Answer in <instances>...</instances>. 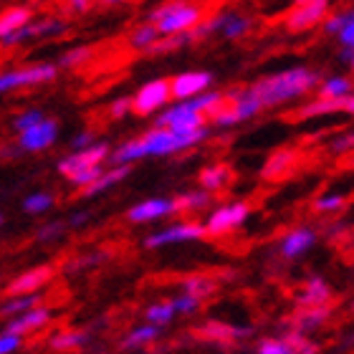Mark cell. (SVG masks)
<instances>
[{
    "label": "cell",
    "instance_id": "cell-39",
    "mask_svg": "<svg viewBox=\"0 0 354 354\" xmlns=\"http://www.w3.org/2000/svg\"><path fill=\"white\" fill-rule=\"evenodd\" d=\"M44 117H46V111L41 109V106H28V109L18 111V114L13 117V129H15V132H23V129H28V127L38 124Z\"/></svg>",
    "mask_w": 354,
    "mask_h": 354
},
{
    "label": "cell",
    "instance_id": "cell-27",
    "mask_svg": "<svg viewBox=\"0 0 354 354\" xmlns=\"http://www.w3.org/2000/svg\"><path fill=\"white\" fill-rule=\"evenodd\" d=\"M175 200V213H198V210H205L210 205V200H213V192L207 190H190V192H183V195H177Z\"/></svg>",
    "mask_w": 354,
    "mask_h": 354
},
{
    "label": "cell",
    "instance_id": "cell-32",
    "mask_svg": "<svg viewBox=\"0 0 354 354\" xmlns=\"http://www.w3.org/2000/svg\"><path fill=\"white\" fill-rule=\"evenodd\" d=\"M329 299H332V288L326 286L319 276H314V279L309 281V286L299 294V304H301V306H322V304H326Z\"/></svg>",
    "mask_w": 354,
    "mask_h": 354
},
{
    "label": "cell",
    "instance_id": "cell-37",
    "mask_svg": "<svg viewBox=\"0 0 354 354\" xmlns=\"http://www.w3.org/2000/svg\"><path fill=\"white\" fill-rule=\"evenodd\" d=\"M157 334H160V326L157 324H145V326H137L129 337L124 339V349H137V347H145L149 344L152 339H157Z\"/></svg>",
    "mask_w": 354,
    "mask_h": 354
},
{
    "label": "cell",
    "instance_id": "cell-12",
    "mask_svg": "<svg viewBox=\"0 0 354 354\" xmlns=\"http://www.w3.org/2000/svg\"><path fill=\"white\" fill-rule=\"evenodd\" d=\"M109 152H111V147L106 142H91V145L84 149H71V155H66L59 162V172L64 177H68L79 170L94 167V165H104L109 160Z\"/></svg>",
    "mask_w": 354,
    "mask_h": 354
},
{
    "label": "cell",
    "instance_id": "cell-36",
    "mask_svg": "<svg viewBox=\"0 0 354 354\" xmlns=\"http://www.w3.org/2000/svg\"><path fill=\"white\" fill-rule=\"evenodd\" d=\"M349 18H354V8H347V10H329V13L324 15V21L319 23V28L324 30L326 36H337L339 28Z\"/></svg>",
    "mask_w": 354,
    "mask_h": 354
},
{
    "label": "cell",
    "instance_id": "cell-30",
    "mask_svg": "<svg viewBox=\"0 0 354 354\" xmlns=\"http://www.w3.org/2000/svg\"><path fill=\"white\" fill-rule=\"evenodd\" d=\"M157 38H160V30L155 28V23H140V26H134L132 30H129V36H127V44H129V48L132 51H147L149 46L155 44Z\"/></svg>",
    "mask_w": 354,
    "mask_h": 354
},
{
    "label": "cell",
    "instance_id": "cell-3",
    "mask_svg": "<svg viewBox=\"0 0 354 354\" xmlns=\"http://www.w3.org/2000/svg\"><path fill=\"white\" fill-rule=\"evenodd\" d=\"M61 68L51 61H36V64H23V66L3 68L0 71V96L23 91V88L44 86L59 79Z\"/></svg>",
    "mask_w": 354,
    "mask_h": 354
},
{
    "label": "cell",
    "instance_id": "cell-13",
    "mask_svg": "<svg viewBox=\"0 0 354 354\" xmlns=\"http://www.w3.org/2000/svg\"><path fill=\"white\" fill-rule=\"evenodd\" d=\"M210 86H215V74L207 68H187L170 79L172 99H192Z\"/></svg>",
    "mask_w": 354,
    "mask_h": 354
},
{
    "label": "cell",
    "instance_id": "cell-55",
    "mask_svg": "<svg viewBox=\"0 0 354 354\" xmlns=\"http://www.w3.org/2000/svg\"><path fill=\"white\" fill-rule=\"evenodd\" d=\"M86 221H88L86 213H74L71 215V221H68V225H71V228H79V225H84Z\"/></svg>",
    "mask_w": 354,
    "mask_h": 354
},
{
    "label": "cell",
    "instance_id": "cell-52",
    "mask_svg": "<svg viewBox=\"0 0 354 354\" xmlns=\"http://www.w3.org/2000/svg\"><path fill=\"white\" fill-rule=\"evenodd\" d=\"M259 354H288V347L281 339H268L259 347Z\"/></svg>",
    "mask_w": 354,
    "mask_h": 354
},
{
    "label": "cell",
    "instance_id": "cell-10",
    "mask_svg": "<svg viewBox=\"0 0 354 354\" xmlns=\"http://www.w3.org/2000/svg\"><path fill=\"white\" fill-rule=\"evenodd\" d=\"M59 140V122L51 117H44L38 124L18 132V149L21 152H46Z\"/></svg>",
    "mask_w": 354,
    "mask_h": 354
},
{
    "label": "cell",
    "instance_id": "cell-51",
    "mask_svg": "<svg viewBox=\"0 0 354 354\" xmlns=\"http://www.w3.org/2000/svg\"><path fill=\"white\" fill-rule=\"evenodd\" d=\"M61 233H64V223H48V225H44V228L38 230V241H53Z\"/></svg>",
    "mask_w": 354,
    "mask_h": 354
},
{
    "label": "cell",
    "instance_id": "cell-4",
    "mask_svg": "<svg viewBox=\"0 0 354 354\" xmlns=\"http://www.w3.org/2000/svg\"><path fill=\"white\" fill-rule=\"evenodd\" d=\"M68 33V21L59 15H46V18H33L26 26L15 28L13 33L0 38V48H18V46L33 44V41H51Z\"/></svg>",
    "mask_w": 354,
    "mask_h": 354
},
{
    "label": "cell",
    "instance_id": "cell-5",
    "mask_svg": "<svg viewBox=\"0 0 354 354\" xmlns=\"http://www.w3.org/2000/svg\"><path fill=\"white\" fill-rule=\"evenodd\" d=\"M332 10V0H306V3H294L283 15V30L291 36H304L309 30L319 28L324 15Z\"/></svg>",
    "mask_w": 354,
    "mask_h": 354
},
{
    "label": "cell",
    "instance_id": "cell-18",
    "mask_svg": "<svg viewBox=\"0 0 354 354\" xmlns=\"http://www.w3.org/2000/svg\"><path fill=\"white\" fill-rule=\"evenodd\" d=\"M296 162H299V152H296V149H291V147L276 149V152L266 160L261 177H263V180H281V177H286L288 172L294 170Z\"/></svg>",
    "mask_w": 354,
    "mask_h": 354
},
{
    "label": "cell",
    "instance_id": "cell-20",
    "mask_svg": "<svg viewBox=\"0 0 354 354\" xmlns=\"http://www.w3.org/2000/svg\"><path fill=\"white\" fill-rule=\"evenodd\" d=\"M132 172V165H111L109 170H104L102 175L96 177L94 183L82 187V195L84 198H94V195H102V192L111 190V187H117L127 175Z\"/></svg>",
    "mask_w": 354,
    "mask_h": 354
},
{
    "label": "cell",
    "instance_id": "cell-33",
    "mask_svg": "<svg viewBox=\"0 0 354 354\" xmlns=\"http://www.w3.org/2000/svg\"><path fill=\"white\" fill-rule=\"evenodd\" d=\"M183 288L185 294L195 296L198 301H203V299H207V296L215 291V283L213 279H207V276H187V279L183 281Z\"/></svg>",
    "mask_w": 354,
    "mask_h": 354
},
{
    "label": "cell",
    "instance_id": "cell-42",
    "mask_svg": "<svg viewBox=\"0 0 354 354\" xmlns=\"http://www.w3.org/2000/svg\"><path fill=\"white\" fill-rule=\"evenodd\" d=\"M283 344L288 347V354H317V347H314L301 332H291Z\"/></svg>",
    "mask_w": 354,
    "mask_h": 354
},
{
    "label": "cell",
    "instance_id": "cell-35",
    "mask_svg": "<svg viewBox=\"0 0 354 354\" xmlns=\"http://www.w3.org/2000/svg\"><path fill=\"white\" fill-rule=\"evenodd\" d=\"M53 203H56V198L51 192H30L28 198L23 200V210L30 215H44L51 210Z\"/></svg>",
    "mask_w": 354,
    "mask_h": 354
},
{
    "label": "cell",
    "instance_id": "cell-21",
    "mask_svg": "<svg viewBox=\"0 0 354 354\" xmlns=\"http://www.w3.org/2000/svg\"><path fill=\"white\" fill-rule=\"evenodd\" d=\"M256 21L251 15L238 13V10H223V26H221V36L225 41H241L253 30Z\"/></svg>",
    "mask_w": 354,
    "mask_h": 354
},
{
    "label": "cell",
    "instance_id": "cell-40",
    "mask_svg": "<svg viewBox=\"0 0 354 354\" xmlns=\"http://www.w3.org/2000/svg\"><path fill=\"white\" fill-rule=\"evenodd\" d=\"M36 301H38L36 294H18V296H13L10 301L3 304V309H0V311H3L6 317H15V314H21V311L30 309V306H36Z\"/></svg>",
    "mask_w": 354,
    "mask_h": 354
},
{
    "label": "cell",
    "instance_id": "cell-48",
    "mask_svg": "<svg viewBox=\"0 0 354 354\" xmlns=\"http://www.w3.org/2000/svg\"><path fill=\"white\" fill-rule=\"evenodd\" d=\"M21 334H13V332H3L0 334V354H13L15 349L21 347Z\"/></svg>",
    "mask_w": 354,
    "mask_h": 354
},
{
    "label": "cell",
    "instance_id": "cell-45",
    "mask_svg": "<svg viewBox=\"0 0 354 354\" xmlns=\"http://www.w3.org/2000/svg\"><path fill=\"white\" fill-rule=\"evenodd\" d=\"M102 172H104V165H94V167H86V170H79V172H74V175H68L66 180L74 185V187H79V190H82V187H86V185L94 183Z\"/></svg>",
    "mask_w": 354,
    "mask_h": 354
},
{
    "label": "cell",
    "instance_id": "cell-58",
    "mask_svg": "<svg viewBox=\"0 0 354 354\" xmlns=\"http://www.w3.org/2000/svg\"><path fill=\"white\" fill-rule=\"evenodd\" d=\"M0 223H3V215H0Z\"/></svg>",
    "mask_w": 354,
    "mask_h": 354
},
{
    "label": "cell",
    "instance_id": "cell-9",
    "mask_svg": "<svg viewBox=\"0 0 354 354\" xmlns=\"http://www.w3.org/2000/svg\"><path fill=\"white\" fill-rule=\"evenodd\" d=\"M200 238H205V225L195 221H183V223H172L167 228L147 236L145 245L147 248H162V245H172V243H192V241H200Z\"/></svg>",
    "mask_w": 354,
    "mask_h": 354
},
{
    "label": "cell",
    "instance_id": "cell-24",
    "mask_svg": "<svg viewBox=\"0 0 354 354\" xmlns=\"http://www.w3.org/2000/svg\"><path fill=\"white\" fill-rule=\"evenodd\" d=\"M317 96H329V99H339V96L354 94V82L347 74H329L322 76L317 84Z\"/></svg>",
    "mask_w": 354,
    "mask_h": 354
},
{
    "label": "cell",
    "instance_id": "cell-49",
    "mask_svg": "<svg viewBox=\"0 0 354 354\" xmlns=\"http://www.w3.org/2000/svg\"><path fill=\"white\" fill-rule=\"evenodd\" d=\"M94 6V0H64V10L68 15H86Z\"/></svg>",
    "mask_w": 354,
    "mask_h": 354
},
{
    "label": "cell",
    "instance_id": "cell-15",
    "mask_svg": "<svg viewBox=\"0 0 354 354\" xmlns=\"http://www.w3.org/2000/svg\"><path fill=\"white\" fill-rule=\"evenodd\" d=\"M225 102L233 106V111H236L238 122H251V119H256L263 111V106H261L259 96L253 94L251 86H233L225 91Z\"/></svg>",
    "mask_w": 354,
    "mask_h": 354
},
{
    "label": "cell",
    "instance_id": "cell-16",
    "mask_svg": "<svg viewBox=\"0 0 354 354\" xmlns=\"http://www.w3.org/2000/svg\"><path fill=\"white\" fill-rule=\"evenodd\" d=\"M48 319H51V311L46 309V306H30V309L10 317V322H8V332L21 334L23 337V334H30V332H36V329H41V326H46L48 324Z\"/></svg>",
    "mask_w": 354,
    "mask_h": 354
},
{
    "label": "cell",
    "instance_id": "cell-28",
    "mask_svg": "<svg viewBox=\"0 0 354 354\" xmlns=\"http://www.w3.org/2000/svg\"><path fill=\"white\" fill-rule=\"evenodd\" d=\"M94 46H71L59 56L56 66L64 68V71H76V68L86 66L88 61L94 59Z\"/></svg>",
    "mask_w": 354,
    "mask_h": 354
},
{
    "label": "cell",
    "instance_id": "cell-11",
    "mask_svg": "<svg viewBox=\"0 0 354 354\" xmlns=\"http://www.w3.org/2000/svg\"><path fill=\"white\" fill-rule=\"evenodd\" d=\"M332 114H354V94L329 99V96H314L294 111L296 119H317V117H332Z\"/></svg>",
    "mask_w": 354,
    "mask_h": 354
},
{
    "label": "cell",
    "instance_id": "cell-50",
    "mask_svg": "<svg viewBox=\"0 0 354 354\" xmlns=\"http://www.w3.org/2000/svg\"><path fill=\"white\" fill-rule=\"evenodd\" d=\"M337 41H339V46H354V18H349L344 26L339 28V33H337Z\"/></svg>",
    "mask_w": 354,
    "mask_h": 354
},
{
    "label": "cell",
    "instance_id": "cell-47",
    "mask_svg": "<svg viewBox=\"0 0 354 354\" xmlns=\"http://www.w3.org/2000/svg\"><path fill=\"white\" fill-rule=\"evenodd\" d=\"M172 306H175V311H183V314H195L200 301L190 294H180L177 299H172Z\"/></svg>",
    "mask_w": 354,
    "mask_h": 354
},
{
    "label": "cell",
    "instance_id": "cell-56",
    "mask_svg": "<svg viewBox=\"0 0 354 354\" xmlns=\"http://www.w3.org/2000/svg\"><path fill=\"white\" fill-rule=\"evenodd\" d=\"M99 6H119V3H124V0H94Z\"/></svg>",
    "mask_w": 354,
    "mask_h": 354
},
{
    "label": "cell",
    "instance_id": "cell-1",
    "mask_svg": "<svg viewBox=\"0 0 354 354\" xmlns=\"http://www.w3.org/2000/svg\"><path fill=\"white\" fill-rule=\"evenodd\" d=\"M319 79H322V71L304 66V64H296V66L281 68V71L261 76V79H256L248 86L253 88V94L259 96L261 106L266 111V109L283 106V104L299 102L304 96L314 94Z\"/></svg>",
    "mask_w": 354,
    "mask_h": 354
},
{
    "label": "cell",
    "instance_id": "cell-26",
    "mask_svg": "<svg viewBox=\"0 0 354 354\" xmlns=\"http://www.w3.org/2000/svg\"><path fill=\"white\" fill-rule=\"evenodd\" d=\"M326 319H329V309H326V304H322V306H306V309H301L294 317V326H296V332L306 334V332L319 329Z\"/></svg>",
    "mask_w": 354,
    "mask_h": 354
},
{
    "label": "cell",
    "instance_id": "cell-59",
    "mask_svg": "<svg viewBox=\"0 0 354 354\" xmlns=\"http://www.w3.org/2000/svg\"><path fill=\"white\" fill-rule=\"evenodd\" d=\"M0 3H3V0H0Z\"/></svg>",
    "mask_w": 354,
    "mask_h": 354
},
{
    "label": "cell",
    "instance_id": "cell-34",
    "mask_svg": "<svg viewBox=\"0 0 354 354\" xmlns=\"http://www.w3.org/2000/svg\"><path fill=\"white\" fill-rule=\"evenodd\" d=\"M200 334L207 337V339L225 342V339H233V337H243L245 329H233V326L221 324V322H207L205 326H200Z\"/></svg>",
    "mask_w": 354,
    "mask_h": 354
},
{
    "label": "cell",
    "instance_id": "cell-53",
    "mask_svg": "<svg viewBox=\"0 0 354 354\" xmlns=\"http://www.w3.org/2000/svg\"><path fill=\"white\" fill-rule=\"evenodd\" d=\"M91 142H96V134L88 132V129H84V132H79L74 140H71V149H84V147H88Z\"/></svg>",
    "mask_w": 354,
    "mask_h": 354
},
{
    "label": "cell",
    "instance_id": "cell-46",
    "mask_svg": "<svg viewBox=\"0 0 354 354\" xmlns=\"http://www.w3.org/2000/svg\"><path fill=\"white\" fill-rule=\"evenodd\" d=\"M111 119H124L127 114H132V102H129V96H119L114 102L109 104V109H106Z\"/></svg>",
    "mask_w": 354,
    "mask_h": 354
},
{
    "label": "cell",
    "instance_id": "cell-25",
    "mask_svg": "<svg viewBox=\"0 0 354 354\" xmlns=\"http://www.w3.org/2000/svg\"><path fill=\"white\" fill-rule=\"evenodd\" d=\"M33 21V10L28 6H6L0 8V38L13 33L15 28Z\"/></svg>",
    "mask_w": 354,
    "mask_h": 354
},
{
    "label": "cell",
    "instance_id": "cell-38",
    "mask_svg": "<svg viewBox=\"0 0 354 354\" xmlns=\"http://www.w3.org/2000/svg\"><path fill=\"white\" fill-rule=\"evenodd\" d=\"M344 205H347V198L342 195V192H324V195H319L317 200H314V210L317 213H339V210H344Z\"/></svg>",
    "mask_w": 354,
    "mask_h": 354
},
{
    "label": "cell",
    "instance_id": "cell-23",
    "mask_svg": "<svg viewBox=\"0 0 354 354\" xmlns=\"http://www.w3.org/2000/svg\"><path fill=\"white\" fill-rule=\"evenodd\" d=\"M187 104H190L195 111H200L205 119H210L213 114H218V111L225 106V91L210 86V88H205V91H200L198 96L187 99Z\"/></svg>",
    "mask_w": 354,
    "mask_h": 354
},
{
    "label": "cell",
    "instance_id": "cell-41",
    "mask_svg": "<svg viewBox=\"0 0 354 354\" xmlns=\"http://www.w3.org/2000/svg\"><path fill=\"white\" fill-rule=\"evenodd\" d=\"M175 314H177V311H175V306H172V301H167V304H155V306H149L145 317H147L149 324L162 326V324H167Z\"/></svg>",
    "mask_w": 354,
    "mask_h": 354
},
{
    "label": "cell",
    "instance_id": "cell-44",
    "mask_svg": "<svg viewBox=\"0 0 354 354\" xmlns=\"http://www.w3.org/2000/svg\"><path fill=\"white\" fill-rule=\"evenodd\" d=\"M326 147H329V152L332 155H349L354 147V134L352 129H347V132H339L337 137H332V140L326 142Z\"/></svg>",
    "mask_w": 354,
    "mask_h": 354
},
{
    "label": "cell",
    "instance_id": "cell-8",
    "mask_svg": "<svg viewBox=\"0 0 354 354\" xmlns=\"http://www.w3.org/2000/svg\"><path fill=\"white\" fill-rule=\"evenodd\" d=\"M251 215V205L243 203V200H233V203H223L207 215L205 225L207 236H225V233H233L236 228H241Z\"/></svg>",
    "mask_w": 354,
    "mask_h": 354
},
{
    "label": "cell",
    "instance_id": "cell-2",
    "mask_svg": "<svg viewBox=\"0 0 354 354\" xmlns=\"http://www.w3.org/2000/svg\"><path fill=\"white\" fill-rule=\"evenodd\" d=\"M205 15V6L200 0H165L162 6L152 8L145 21L155 23L160 36H172L190 30Z\"/></svg>",
    "mask_w": 354,
    "mask_h": 354
},
{
    "label": "cell",
    "instance_id": "cell-31",
    "mask_svg": "<svg viewBox=\"0 0 354 354\" xmlns=\"http://www.w3.org/2000/svg\"><path fill=\"white\" fill-rule=\"evenodd\" d=\"M221 26H223V10H218V13H213V15H203L187 33H190L192 44H198V41L218 36V33H221Z\"/></svg>",
    "mask_w": 354,
    "mask_h": 354
},
{
    "label": "cell",
    "instance_id": "cell-7",
    "mask_svg": "<svg viewBox=\"0 0 354 354\" xmlns=\"http://www.w3.org/2000/svg\"><path fill=\"white\" fill-rule=\"evenodd\" d=\"M155 127H167L172 132H190L198 127H205L207 119L187 104V99H172L165 109L155 114Z\"/></svg>",
    "mask_w": 354,
    "mask_h": 354
},
{
    "label": "cell",
    "instance_id": "cell-19",
    "mask_svg": "<svg viewBox=\"0 0 354 354\" xmlns=\"http://www.w3.org/2000/svg\"><path fill=\"white\" fill-rule=\"evenodd\" d=\"M317 243V233L311 228H296V230H288L283 241H281V253L286 256V259H299L304 256L306 251H311Z\"/></svg>",
    "mask_w": 354,
    "mask_h": 354
},
{
    "label": "cell",
    "instance_id": "cell-54",
    "mask_svg": "<svg viewBox=\"0 0 354 354\" xmlns=\"http://www.w3.org/2000/svg\"><path fill=\"white\" fill-rule=\"evenodd\" d=\"M339 64L347 68L354 66V46H339Z\"/></svg>",
    "mask_w": 354,
    "mask_h": 354
},
{
    "label": "cell",
    "instance_id": "cell-6",
    "mask_svg": "<svg viewBox=\"0 0 354 354\" xmlns=\"http://www.w3.org/2000/svg\"><path fill=\"white\" fill-rule=\"evenodd\" d=\"M129 102H132V114H137V117H152V114H157V111L165 109L172 102L170 79H149V82H145L129 96Z\"/></svg>",
    "mask_w": 354,
    "mask_h": 354
},
{
    "label": "cell",
    "instance_id": "cell-29",
    "mask_svg": "<svg viewBox=\"0 0 354 354\" xmlns=\"http://www.w3.org/2000/svg\"><path fill=\"white\" fill-rule=\"evenodd\" d=\"M187 46H192L190 33L183 30V33H172V36H160L145 53L147 56H167V53H175L180 48H187Z\"/></svg>",
    "mask_w": 354,
    "mask_h": 354
},
{
    "label": "cell",
    "instance_id": "cell-14",
    "mask_svg": "<svg viewBox=\"0 0 354 354\" xmlns=\"http://www.w3.org/2000/svg\"><path fill=\"white\" fill-rule=\"evenodd\" d=\"M175 215V200L172 198H147L127 210V218L132 223H155L160 218Z\"/></svg>",
    "mask_w": 354,
    "mask_h": 354
},
{
    "label": "cell",
    "instance_id": "cell-57",
    "mask_svg": "<svg viewBox=\"0 0 354 354\" xmlns=\"http://www.w3.org/2000/svg\"><path fill=\"white\" fill-rule=\"evenodd\" d=\"M294 3H306V0H294Z\"/></svg>",
    "mask_w": 354,
    "mask_h": 354
},
{
    "label": "cell",
    "instance_id": "cell-22",
    "mask_svg": "<svg viewBox=\"0 0 354 354\" xmlns=\"http://www.w3.org/2000/svg\"><path fill=\"white\" fill-rule=\"evenodd\" d=\"M200 187L207 192H221L225 190L230 183H233V170H230L225 162H215V165H207L205 170L200 172Z\"/></svg>",
    "mask_w": 354,
    "mask_h": 354
},
{
    "label": "cell",
    "instance_id": "cell-17",
    "mask_svg": "<svg viewBox=\"0 0 354 354\" xmlns=\"http://www.w3.org/2000/svg\"><path fill=\"white\" fill-rule=\"evenodd\" d=\"M53 276L51 266H38V268H30V271L21 273L15 281H10L8 286V294L18 296V294H36L38 288H44L48 283V279Z\"/></svg>",
    "mask_w": 354,
    "mask_h": 354
},
{
    "label": "cell",
    "instance_id": "cell-43",
    "mask_svg": "<svg viewBox=\"0 0 354 354\" xmlns=\"http://www.w3.org/2000/svg\"><path fill=\"white\" fill-rule=\"evenodd\" d=\"M86 337L82 332H61V334H53L51 337V347L53 349H74V347H82Z\"/></svg>",
    "mask_w": 354,
    "mask_h": 354
}]
</instances>
